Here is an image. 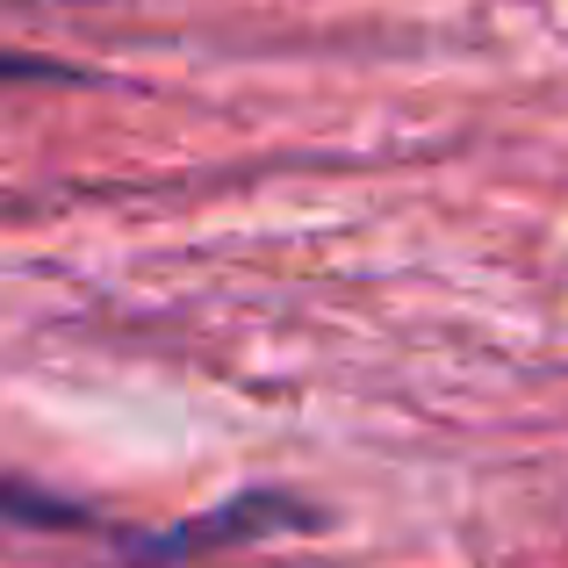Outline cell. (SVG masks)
<instances>
[{
	"mask_svg": "<svg viewBox=\"0 0 568 568\" xmlns=\"http://www.w3.org/2000/svg\"><path fill=\"white\" fill-rule=\"evenodd\" d=\"M0 80H72V72L51 65V58H14V51H0Z\"/></svg>",
	"mask_w": 568,
	"mask_h": 568,
	"instance_id": "7a4b0ae2",
	"label": "cell"
},
{
	"mask_svg": "<svg viewBox=\"0 0 568 568\" xmlns=\"http://www.w3.org/2000/svg\"><path fill=\"white\" fill-rule=\"evenodd\" d=\"M0 518L14 526H37V532H101L115 555L130 561H202V555H223V547H252L266 532H288V526H310V511L281 489H252V497H231L216 511L187 518V526H159V532H130V526H101L87 504L72 497H51L37 483H0Z\"/></svg>",
	"mask_w": 568,
	"mask_h": 568,
	"instance_id": "6da1fadb",
	"label": "cell"
}]
</instances>
